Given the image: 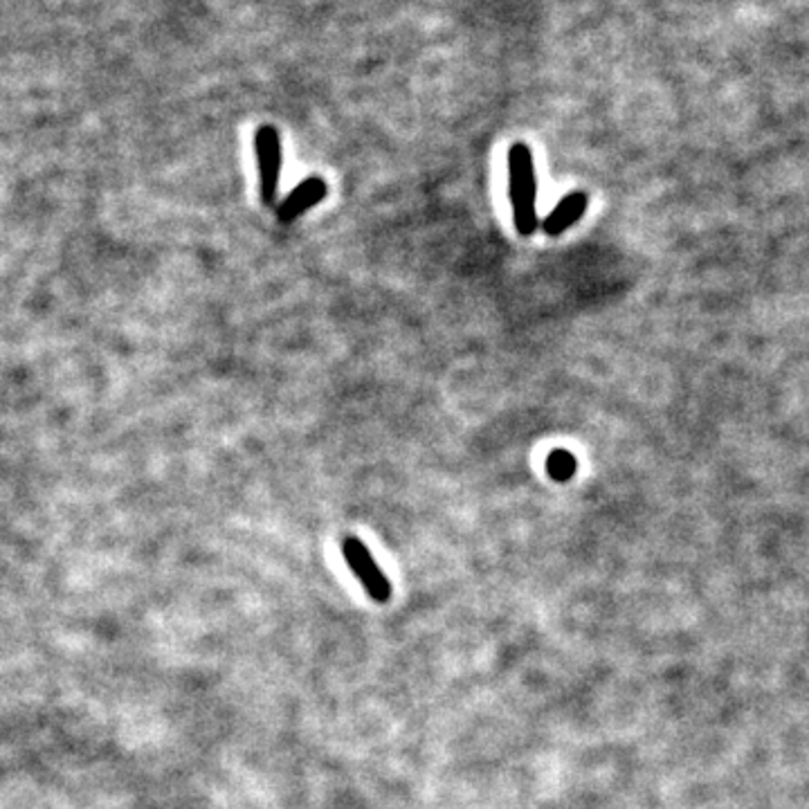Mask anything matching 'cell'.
I'll use <instances>...</instances> for the list:
<instances>
[{
	"label": "cell",
	"instance_id": "8992f818",
	"mask_svg": "<svg viewBox=\"0 0 809 809\" xmlns=\"http://www.w3.org/2000/svg\"><path fill=\"white\" fill-rule=\"evenodd\" d=\"M576 470H578V461L567 450H554L546 459V472L551 480H556V482H569L576 474Z\"/></svg>",
	"mask_w": 809,
	"mask_h": 809
},
{
	"label": "cell",
	"instance_id": "277c9868",
	"mask_svg": "<svg viewBox=\"0 0 809 809\" xmlns=\"http://www.w3.org/2000/svg\"><path fill=\"white\" fill-rule=\"evenodd\" d=\"M326 192H328V188L319 176H311V178L302 180L300 185L292 190L283 198V203L279 205V220H281V224H292V220H295L298 216H302L304 212H309L317 203H322Z\"/></svg>",
	"mask_w": 809,
	"mask_h": 809
},
{
	"label": "cell",
	"instance_id": "7a4b0ae2",
	"mask_svg": "<svg viewBox=\"0 0 809 809\" xmlns=\"http://www.w3.org/2000/svg\"><path fill=\"white\" fill-rule=\"evenodd\" d=\"M342 556H345L349 569L353 571V576L362 582L366 594H370L378 603H387L389 596H391L389 578L376 565L372 551L362 544V540H358L355 535H347L342 540Z\"/></svg>",
	"mask_w": 809,
	"mask_h": 809
},
{
	"label": "cell",
	"instance_id": "3957f363",
	"mask_svg": "<svg viewBox=\"0 0 809 809\" xmlns=\"http://www.w3.org/2000/svg\"><path fill=\"white\" fill-rule=\"evenodd\" d=\"M256 162H259V190L264 205H275L281 173V137L279 131L270 124L259 126L254 135Z\"/></svg>",
	"mask_w": 809,
	"mask_h": 809
},
{
	"label": "cell",
	"instance_id": "5b68a950",
	"mask_svg": "<svg viewBox=\"0 0 809 809\" xmlns=\"http://www.w3.org/2000/svg\"><path fill=\"white\" fill-rule=\"evenodd\" d=\"M587 209V194L584 192H571L567 194L551 214L542 220V230L548 237H560L571 226H576Z\"/></svg>",
	"mask_w": 809,
	"mask_h": 809
},
{
	"label": "cell",
	"instance_id": "6da1fadb",
	"mask_svg": "<svg viewBox=\"0 0 809 809\" xmlns=\"http://www.w3.org/2000/svg\"><path fill=\"white\" fill-rule=\"evenodd\" d=\"M508 176H510V205L515 230L520 237H531L538 226V180L533 167V154L524 142L510 146L508 152Z\"/></svg>",
	"mask_w": 809,
	"mask_h": 809
}]
</instances>
